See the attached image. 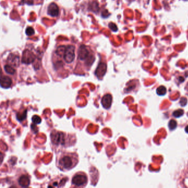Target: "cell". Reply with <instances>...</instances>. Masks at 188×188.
<instances>
[{"label":"cell","instance_id":"obj_1","mask_svg":"<svg viewBox=\"0 0 188 188\" xmlns=\"http://www.w3.org/2000/svg\"><path fill=\"white\" fill-rule=\"evenodd\" d=\"M79 157L76 152H63L57 160V167L61 171H69L78 163Z\"/></svg>","mask_w":188,"mask_h":188},{"label":"cell","instance_id":"obj_2","mask_svg":"<svg viewBox=\"0 0 188 188\" xmlns=\"http://www.w3.org/2000/svg\"><path fill=\"white\" fill-rule=\"evenodd\" d=\"M50 140L52 145L56 147H67L75 142V139L70 134L56 130L51 131Z\"/></svg>","mask_w":188,"mask_h":188},{"label":"cell","instance_id":"obj_3","mask_svg":"<svg viewBox=\"0 0 188 188\" xmlns=\"http://www.w3.org/2000/svg\"><path fill=\"white\" fill-rule=\"evenodd\" d=\"M88 181L87 174L83 172H78L73 175L71 184L73 187L83 188L86 186Z\"/></svg>","mask_w":188,"mask_h":188},{"label":"cell","instance_id":"obj_4","mask_svg":"<svg viewBox=\"0 0 188 188\" xmlns=\"http://www.w3.org/2000/svg\"><path fill=\"white\" fill-rule=\"evenodd\" d=\"M63 58L67 63H72L75 58V47L73 46H67L63 55Z\"/></svg>","mask_w":188,"mask_h":188},{"label":"cell","instance_id":"obj_5","mask_svg":"<svg viewBox=\"0 0 188 188\" xmlns=\"http://www.w3.org/2000/svg\"><path fill=\"white\" fill-rule=\"evenodd\" d=\"M18 184L19 187L25 188L28 187L30 184V177L28 174L26 173H22V174L18 175L17 179Z\"/></svg>","mask_w":188,"mask_h":188},{"label":"cell","instance_id":"obj_6","mask_svg":"<svg viewBox=\"0 0 188 188\" xmlns=\"http://www.w3.org/2000/svg\"><path fill=\"white\" fill-rule=\"evenodd\" d=\"M35 56L33 52L29 50H25L23 53L22 61L25 63H31L35 60Z\"/></svg>","mask_w":188,"mask_h":188},{"label":"cell","instance_id":"obj_7","mask_svg":"<svg viewBox=\"0 0 188 188\" xmlns=\"http://www.w3.org/2000/svg\"><path fill=\"white\" fill-rule=\"evenodd\" d=\"M112 101H113V97L110 94H105L101 98V105L103 107L106 109H108L111 107Z\"/></svg>","mask_w":188,"mask_h":188},{"label":"cell","instance_id":"obj_8","mask_svg":"<svg viewBox=\"0 0 188 188\" xmlns=\"http://www.w3.org/2000/svg\"><path fill=\"white\" fill-rule=\"evenodd\" d=\"M59 13V8L57 6V5L55 3H51L50 4L48 8V14L51 17H55L58 16Z\"/></svg>","mask_w":188,"mask_h":188},{"label":"cell","instance_id":"obj_9","mask_svg":"<svg viewBox=\"0 0 188 188\" xmlns=\"http://www.w3.org/2000/svg\"><path fill=\"white\" fill-rule=\"evenodd\" d=\"M90 52L84 46H81L78 50V59L81 60H84L88 58Z\"/></svg>","mask_w":188,"mask_h":188},{"label":"cell","instance_id":"obj_10","mask_svg":"<svg viewBox=\"0 0 188 188\" xmlns=\"http://www.w3.org/2000/svg\"><path fill=\"white\" fill-rule=\"evenodd\" d=\"M12 84V80L10 77L7 76H2L1 86L3 88H8Z\"/></svg>","mask_w":188,"mask_h":188},{"label":"cell","instance_id":"obj_11","mask_svg":"<svg viewBox=\"0 0 188 188\" xmlns=\"http://www.w3.org/2000/svg\"><path fill=\"white\" fill-rule=\"evenodd\" d=\"M8 61L11 66L17 67L19 63V57L14 54H10L8 58Z\"/></svg>","mask_w":188,"mask_h":188},{"label":"cell","instance_id":"obj_12","mask_svg":"<svg viewBox=\"0 0 188 188\" xmlns=\"http://www.w3.org/2000/svg\"><path fill=\"white\" fill-rule=\"evenodd\" d=\"M4 69L6 73L10 75H13L14 73H16V70L13 67V66H11L10 65H6L4 66Z\"/></svg>","mask_w":188,"mask_h":188},{"label":"cell","instance_id":"obj_13","mask_svg":"<svg viewBox=\"0 0 188 188\" xmlns=\"http://www.w3.org/2000/svg\"><path fill=\"white\" fill-rule=\"evenodd\" d=\"M157 94L160 96H163L166 94L167 93V88L163 86H160L158 87L157 89Z\"/></svg>","mask_w":188,"mask_h":188},{"label":"cell","instance_id":"obj_14","mask_svg":"<svg viewBox=\"0 0 188 188\" xmlns=\"http://www.w3.org/2000/svg\"><path fill=\"white\" fill-rule=\"evenodd\" d=\"M184 114V110L181 109H178L177 110H175L173 113V115L174 116L175 118H180Z\"/></svg>","mask_w":188,"mask_h":188},{"label":"cell","instance_id":"obj_15","mask_svg":"<svg viewBox=\"0 0 188 188\" xmlns=\"http://www.w3.org/2000/svg\"><path fill=\"white\" fill-rule=\"evenodd\" d=\"M65 50H66V47L64 46H59L57 50H56V53L57 54V55H59L60 56H62L64 54V52L65 51Z\"/></svg>","mask_w":188,"mask_h":188},{"label":"cell","instance_id":"obj_16","mask_svg":"<svg viewBox=\"0 0 188 188\" xmlns=\"http://www.w3.org/2000/svg\"><path fill=\"white\" fill-rule=\"evenodd\" d=\"M168 126L171 131H172L174 129H176L177 126V122H176V121L174 120H173V119L171 120L168 124Z\"/></svg>","mask_w":188,"mask_h":188},{"label":"cell","instance_id":"obj_17","mask_svg":"<svg viewBox=\"0 0 188 188\" xmlns=\"http://www.w3.org/2000/svg\"><path fill=\"white\" fill-rule=\"evenodd\" d=\"M31 120L33 123L36 124H39L42 122V119L38 115H35L33 116Z\"/></svg>","mask_w":188,"mask_h":188},{"label":"cell","instance_id":"obj_18","mask_svg":"<svg viewBox=\"0 0 188 188\" xmlns=\"http://www.w3.org/2000/svg\"><path fill=\"white\" fill-rule=\"evenodd\" d=\"M25 34L28 36H31V35H34L35 34L34 29L32 27H28L25 29Z\"/></svg>","mask_w":188,"mask_h":188},{"label":"cell","instance_id":"obj_19","mask_svg":"<svg viewBox=\"0 0 188 188\" xmlns=\"http://www.w3.org/2000/svg\"><path fill=\"white\" fill-rule=\"evenodd\" d=\"M108 26H109V28L113 31H116L118 29L116 25L114 24V23H110L108 25Z\"/></svg>","mask_w":188,"mask_h":188},{"label":"cell","instance_id":"obj_20","mask_svg":"<svg viewBox=\"0 0 188 188\" xmlns=\"http://www.w3.org/2000/svg\"><path fill=\"white\" fill-rule=\"evenodd\" d=\"M187 99L186 98L182 97L181 99V101H180V104H181V106H185L187 104Z\"/></svg>","mask_w":188,"mask_h":188},{"label":"cell","instance_id":"obj_21","mask_svg":"<svg viewBox=\"0 0 188 188\" xmlns=\"http://www.w3.org/2000/svg\"><path fill=\"white\" fill-rule=\"evenodd\" d=\"M185 132L188 134V125L187 126H186V128H185Z\"/></svg>","mask_w":188,"mask_h":188}]
</instances>
